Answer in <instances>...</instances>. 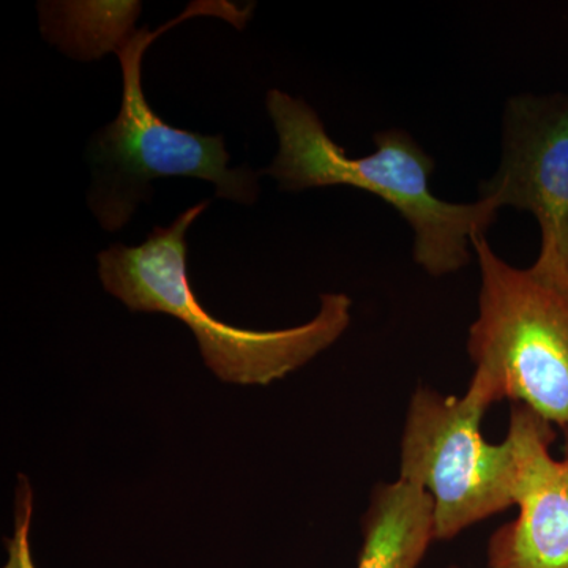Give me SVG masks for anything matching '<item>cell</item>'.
Wrapping results in <instances>:
<instances>
[{
	"label": "cell",
	"mask_w": 568,
	"mask_h": 568,
	"mask_svg": "<svg viewBox=\"0 0 568 568\" xmlns=\"http://www.w3.org/2000/svg\"><path fill=\"white\" fill-rule=\"evenodd\" d=\"M267 111L278 133L272 175L286 192L320 186H353L381 197L409 224L414 261L432 276L457 274L470 263L473 241L487 233L503 211L491 197L457 204L429 189L435 160L403 130L375 134L376 151L349 156L304 100L282 91L267 93Z\"/></svg>",
	"instance_id": "6da1fadb"
},
{
	"label": "cell",
	"mask_w": 568,
	"mask_h": 568,
	"mask_svg": "<svg viewBox=\"0 0 568 568\" xmlns=\"http://www.w3.org/2000/svg\"><path fill=\"white\" fill-rule=\"evenodd\" d=\"M211 203L193 205L168 227H153L144 244L112 245L99 254L104 290L133 313H164L192 328L204 364L224 383L268 386L334 345L351 324L346 294L321 295L310 323L252 331L215 320L197 301L186 271V231Z\"/></svg>",
	"instance_id": "7a4b0ae2"
},
{
	"label": "cell",
	"mask_w": 568,
	"mask_h": 568,
	"mask_svg": "<svg viewBox=\"0 0 568 568\" xmlns=\"http://www.w3.org/2000/svg\"><path fill=\"white\" fill-rule=\"evenodd\" d=\"M252 7L237 9L227 2H194L181 17L159 31L133 32L119 48L123 95L115 121L93 136L89 148L93 183L89 205L106 231H119L132 220L141 201L152 194L151 182L160 178H193L213 183L216 196L253 204L260 193L257 173L248 168L230 170L224 138L175 129L152 110L142 91V59L149 47L190 18L222 17L239 29L248 21Z\"/></svg>",
	"instance_id": "3957f363"
},
{
	"label": "cell",
	"mask_w": 568,
	"mask_h": 568,
	"mask_svg": "<svg viewBox=\"0 0 568 568\" xmlns=\"http://www.w3.org/2000/svg\"><path fill=\"white\" fill-rule=\"evenodd\" d=\"M478 315L467 353L474 384L493 405L510 399L560 433L568 428V282L508 264L487 235L474 237Z\"/></svg>",
	"instance_id": "277c9868"
},
{
	"label": "cell",
	"mask_w": 568,
	"mask_h": 568,
	"mask_svg": "<svg viewBox=\"0 0 568 568\" xmlns=\"http://www.w3.org/2000/svg\"><path fill=\"white\" fill-rule=\"evenodd\" d=\"M493 406L469 384L463 396L417 387L399 443V476L432 497L435 541H450L470 526L515 506L517 455L506 436L491 444L481 420Z\"/></svg>",
	"instance_id": "5b68a950"
},
{
	"label": "cell",
	"mask_w": 568,
	"mask_h": 568,
	"mask_svg": "<svg viewBox=\"0 0 568 568\" xmlns=\"http://www.w3.org/2000/svg\"><path fill=\"white\" fill-rule=\"evenodd\" d=\"M480 197L532 213L540 250L537 275L568 282V97H511L504 111L503 155Z\"/></svg>",
	"instance_id": "8992f818"
},
{
	"label": "cell",
	"mask_w": 568,
	"mask_h": 568,
	"mask_svg": "<svg viewBox=\"0 0 568 568\" xmlns=\"http://www.w3.org/2000/svg\"><path fill=\"white\" fill-rule=\"evenodd\" d=\"M507 437L517 455V518L491 534L487 568H568V454L552 457L556 428L511 403Z\"/></svg>",
	"instance_id": "52a82bcc"
},
{
	"label": "cell",
	"mask_w": 568,
	"mask_h": 568,
	"mask_svg": "<svg viewBox=\"0 0 568 568\" xmlns=\"http://www.w3.org/2000/svg\"><path fill=\"white\" fill-rule=\"evenodd\" d=\"M433 541L432 497L396 478L373 489L362 518L357 568H418Z\"/></svg>",
	"instance_id": "ba28073f"
},
{
	"label": "cell",
	"mask_w": 568,
	"mask_h": 568,
	"mask_svg": "<svg viewBox=\"0 0 568 568\" xmlns=\"http://www.w3.org/2000/svg\"><path fill=\"white\" fill-rule=\"evenodd\" d=\"M33 489L26 474H18L14 491L13 534L6 540L7 560L2 568H36L31 548Z\"/></svg>",
	"instance_id": "9c48e42d"
},
{
	"label": "cell",
	"mask_w": 568,
	"mask_h": 568,
	"mask_svg": "<svg viewBox=\"0 0 568 568\" xmlns=\"http://www.w3.org/2000/svg\"><path fill=\"white\" fill-rule=\"evenodd\" d=\"M564 437V454H568V428L562 433Z\"/></svg>",
	"instance_id": "30bf717a"
},
{
	"label": "cell",
	"mask_w": 568,
	"mask_h": 568,
	"mask_svg": "<svg viewBox=\"0 0 568 568\" xmlns=\"http://www.w3.org/2000/svg\"><path fill=\"white\" fill-rule=\"evenodd\" d=\"M447 568H463V567H459V566H448Z\"/></svg>",
	"instance_id": "8fae6325"
}]
</instances>
